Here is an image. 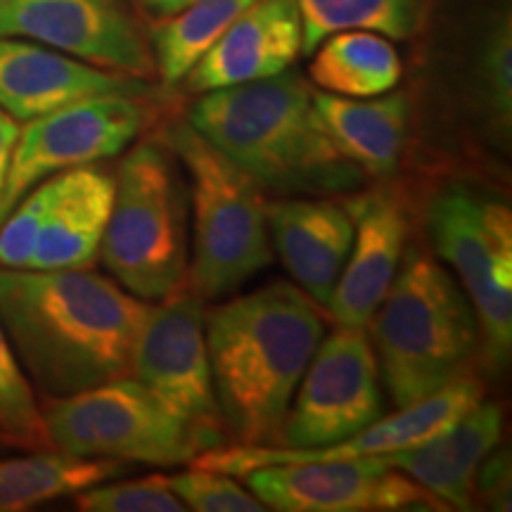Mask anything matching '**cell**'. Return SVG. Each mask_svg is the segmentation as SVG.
Segmentation results:
<instances>
[{
  "label": "cell",
  "mask_w": 512,
  "mask_h": 512,
  "mask_svg": "<svg viewBox=\"0 0 512 512\" xmlns=\"http://www.w3.org/2000/svg\"><path fill=\"white\" fill-rule=\"evenodd\" d=\"M152 304L88 268H0V323L43 399L133 375Z\"/></svg>",
  "instance_id": "obj_1"
},
{
  "label": "cell",
  "mask_w": 512,
  "mask_h": 512,
  "mask_svg": "<svg viewBox=\"0 0 512 512\" xmlns=\"http://www.w3.org/2000/svg\"><path fill=\"white\" fill-rule=\"evenodd\" d=\"M204 335L226 432L240 446H275L325 335L320 306L302 287L275 280L211 309Z\"/></svg>",
  "instance_id": "obj_2"
},
{
  "label": "cell",
  "mask_w": 512,
  "mask_h": 512,
  "mask_svg": "<svg viewBox=\"0 0 512 512\" xmlns=\"http://www.w3.org/2000/svg\"><path fill=\"white\" fill-rule=\"evenodd\" d=\"M185 119L261 188L278 195H342L366 181L325 131L313 88L290 69L200 93Z\"/></svg>",
  "instance_id": "obj_3"
},
{
  "label": "cell",
  "mask_w": 512,
  "mask_h": 512,
  "mask_svg": "<svg viewBox=\"0 0 512 512\" xmlns=\"http://www.w3.org/2000/svg\"><path fill=\"white\" fill-rule=\"evenodd\" d=\"M380 380L396 408L437 394L465 375L479 351V323L456 278L420 249L401 266L370 318Z\"/></svg>",
  "instance_id": "obj_4"
},
{
  "label": "cell",
  "mask_w": 512,
  "mask_h": 512,
  "mask_svg": "<svg viewBox=\"0 0 512 512\" xmlns=\"http://www.w3.org/2000/svg\"><path fill=\"white\" fill-rule=\"evenodd\" d=\"M190 188L166 138H145L126 152L100 242L112 280L140 299H164L188 280Z\"/></svg>",
  "instance_id": "obj_5"
},
{
  "label": "cell",
  "mask_w": 512,
  "mask_h": 512,
  "mask_svg": "<svg viewBox=\"0 0 512 512\" xmlns=\"http://www.w3.org/2000/svg\"><path fill=\"white\" fill-rule=\"evenodd\" d=\"M164 138L183 164L190 188L188 290L200 299H221L273 264L264 188L188 119L166 126Z\"/></svg>",
  "instance_id": "obj_6"
},
{
  "label": "cell",
  "mask_w": 512,
  "mask_h": 512,
  "mask_svg": "<svg viewBox=\"0 0 512 512\" xmlns=\"http://www.w3.org/2000/svg\"><path fill=\"white\" fill-rule=\"evenodd\" d=\"M437 254L453 268L479 323V349L503 370L512 349V214L508 202L467 183H448L427 207Z\"/></svg>",
  "instance_id": "obj_7"
},
{
  "label": "cell",
  "mask_w": 512,
  "mask_h": 512,
  "mask_svg": "<svg viewBox=\"0 0 512 512\" xmlns=\"http://www.w3.org/2000/svg\"><path fill=\"white\" fill-rule=\"evenodd\" d=\"M41 408L55 451L72 456L169 467L190 463L204 451L200 439L136 377L43 399Z\"/></svg>",
  "instance_id": "obj_8"
},
{
  "label": "cell",
  "mask_w": 512,
  "mask_h": 512,
  "mask_svg": "<svg viewBox=\"0 0 512 512\" xmlns=\"http://www.w3.org/2000/svg\"><path fill=\"white\" fill-rule=\"evenodd\" d=\"M145 95H93L57 107L19 128L0 202V223L34 185L46 178L126 152L155 119V102Z\"/></svg>",
  "instance_id": "obj_9"
},
{
  "label": "cell",
  "mask_w": 512,
  "mask_h": 512,
  "mask_svg": "<svg viewBox=\"0 0 512 512\" xmlns=\"http://www.w3.org/2000/svg\"><path fill=\"white\" fill-rule=\"evenodd\" d=\"M200 302L197 294L181 287L159 306H152L138 337L131 377L209 451L223 446L226 425L214 392Z\"/></svg>",
  "instance_id": "obj_10"
},
{
  "label": "cell",
  "mask_w": 512,
  "mask_h": 512,
  "mask_svg": "<svg viewBox=\"0 0 512 512\" xmlns=\"http://www.w3.org/2000/svg\"><path fill=\"white\" fill-rule=\"evenodd\" d=\"M380 368L366 330L335 328L306 366L278 446L320 448L361 432L384 415Z\"/></svg>",
  "instance_id": "obj_11"
},
{
  "label": "cell",
  "mask_w": 512,
  "mask_h": 512,
  "mask_svg": "<svg viewBox=\"0 0 512 512\" xmlns=\"http://www.w3.org/2000/svg\"><path fill=\"white\" fill-rule=\"evenodd\" d=\"M242 477L266 510L278 512L448 510L432 491L377 456L264 465Z\"/></svg>",
  "instance_id": "obj_12"
},
{
  "label": "cell",
  "mask_w": 512,
  "mask_h": 512,
  "mask_svg": "<svg viewBox=\"0 0 512 512\" xmlns=\"http://www.w3.org/2000/svg\"><path fill=\"white\" fill-rule=\"evenodd\" d=\"M0 36L143 81L157 74L150 41L126 0H0Z\"/></svg>",
  "instance_id": "obj_13"
},
{
  "label": "cell",
  "mask_w": 512,
  "mask_h": 512,
  "mask_svg": "<svg viewBox=\"0 0 512 512\" xmlns=\"http://www.w3.org/2000/svg\"><path fill=\"white\" fill-rule=\"evenodd\" d=\"M484 387L477 377L463 375L437 394L427 396L406 408H396L392 415H382L370 422L361 432L320 448H285V446H216L192 458V467L202 470L226 472L242 477L254 467L283 465V463H309V460H347L384 456V453L403 451L425 444L446 432L448 427L482 399Z\"/></svg>",
  "instance_id": "obj_14"
},
{
  "label": "cell",
  "mask_w": 512,
  "mask_h": 512,
  "mask_svg": "<svg viewBox=\"0 0 512 512\" xmlns=\"http://www.w3.org/2000/svg\"><path fill=\"white\" fill-rule=\"evenodd\" d=\"M105 93H150V88L136 76L95 67L43 43L0 36V110L15 121Z\"/></svg>",
  "instance_id": "obj_15"
},
{
  "label": "cell",
  "mask_w": 512,
  "mask_h": 512,
  "mask_svg": "<svg viewBox=\"0 0 512 512\" xmlns=\"http://www.w3.org/2000/svg\"><path fill=\"white\" fill-rule=\"evenodd\" d=\"M347 209L354 216V245L325 311L339 328L366 330L399 271L411 221L387 190L356 197Z\"/></svg>",
  "instance_id": "obj_16"
},
{
  "label": "cell",
  "mask_w": 512,
  "mask_h": 512,
  "mask_svg": "<svg viewBox=\"0 0 512 512\" xmlns=\"http://www.w3.org/2000/svg\"><path fill=\"white\" fill-rule=\"evenodd\" d=\"M302 53V17L294 0H254L190 74L185 91L209 93L287 72Z\"/></svg>",
  "instance_id": "obj_17"
},
{
  "label": "cell",
  "mask_w": 512,
  "mask_h": 512,
  "mask_svg": "<svg viewBox=\"0 0 512 512\" xmlns=\"http://www.w3.org/2000/svg\"><path fill=\"white\" fill-rule=\"evenodd\" d=\"M273 254L320 309L330 302L354 245V216L323 200H278L266 207Z\"/></svg>",
  "instance_id": "obj_18"
},
{
  "label": "cell",
  "mask_w": 512,
  "mask_h": 512,
  "mask_svg": "<svg viewBox=\"0 0 512 512\" xmlns=\"http://www.w3.org/2000/svg\"><path fill=\"white\" fill-rule=\"evenodd\" d=\"M503 413L494 401L479 399L446 432L425 444L377 456L387 467L403 472L432 491L448 508L470 510L475 503L479 465L498 448Z\"/></svg>",
  "instance_id": "obj_19"
},
{
  "label": "cell",
  "mask_w": 512,
  "mask_h": 512,
  "mask_svg": "<svg viewBox=\"0 0 512 512\" xmlns=\"http://www.w3.org/2000/svg\"><path fill=\"white\" fill-rule=\"evenodd\" d=\"M53 202L38 235L31 271H72L98 261L114 202V176L98 164L53 176Z\"/></svg>",
  "instance_id": "obj_20"
},
{
  "label": "cell",
  "mask_w": 512,
  "mask_h": 512,
  "mask_svg": "<svg viewBox=\"0 0 512 512\" xmlns=\"http://www.w3.org/2000/svg\"><path fill=\"white\" fill-rule=\"evenodd\" d=\"M313 107L337 150L363 176L387 178L394 174L408 143V93L389 91L375 98H342L313 91Z\"/></svg>",
  "instance_id": "obj_21"
},
{
  "label": "cell",
  "mask_w": 512,
  "mask_h": 512,
  "mask_svg": "<svg viewBox=\"0 0 512 512\" xmlns=\"http://www.w3.org/2000/svg\"><path fill=\"white\" fill-rule=\"evenodd\" d=\"M316 88L342 98H375L399 86L403 62L392 38L366 29L330 34L311 53Z\"/></svg>",
  "instance_id": "obj_22"
},
{
  "label": "cell",
  "mask_w": 512,
  "mask_h": 512,
  "mask_svg": "<svg viewBox=\"0 0 512 512\" xmlns=\"http://www.w3.org/2000/svg\"><path fill=\"white\" fill-rule=\"evenodd\" d=\"M121 470V460L81 458L64 451H34L31 456L0 460V512L74 496L121 475Z\"/></svg>",
  "instance_id": "obj_23"
},
{
  "label": "cell",
  "mask_w": 512,
  "mask_h": 512,
  "mask_svg": "<svg viewBox=\"0 0 512 512\" xmlns=\"http://www.w3.org/2000/svg\"><path fill=\"white\" fill-rule=\"evenodd\" d=\"M252 3L254 0H195L176 15L164 17L150 38L155 72L164 86L183 81Z\"/></svg>",
  "instance_id": "obj_24"
},
{
  "label": "cell",
  "mask_w": 512,
  "mask_h": 512,
  "mask_svg": "<svg viewBox=\"0 0 512 512\" xmlns=\"http://www.w3.org/2000/svg\"><path fill=\"white\" fill-rule=\"evenodd\" d=\"M302 17V53L311 55L323 38L337 31L366 29L394 41L415 36L425 19L427 0H294Z\"/></svg>",
  "instance_id": "obj_25"
},
{
  "label": "cell",
  "mask_w": 512,
  "mask_h": 512,
  "mask_svg": "<svg viewBox=\"0 0 512 512\" xmlns=\"http://www.w3.org/2000/svg\"><path fill=\"white\" fill-rule=\"evenodd\" d=\"M472 95L486 131L508 147L512 128V22L498 12L484 29L472 62Z\"/></svg>",
  "instance_id": "obj_26"
},
{
  "label": "cell",
  "mask_w": 512,
  "mask_h": 512,
  "mask_svg": "<svg viewBox=\"0 0 512 512\" xmlns=\"http://www.w3.org/2000/svg\"><path fill=\"white\" fill-rule=\"evenodd\" d=\"M0 444L24 451H55L41 403L0 323Z\"/></svg>",
  "instance_id": "obj_27"
},
{
  "label": "cell",
  "mask_w": 512,
  "mask_h": 512,
  "mask_svg": "<svg viewBox=\"0 0 512 512\" xmlns=\"http://www.w3.org/2000/svg\"><path fill=\"white\" fill-rule=\"evenodd\" d=\"M76 510L83 512H183L185 505L162 475L76 491Z\"/></svg>",
  "instance_id": "obj_28"
},
{
  "label": "cell",
  "mask_w": 512,
  "mask_h": 512,
  "mask_svg": "<svg viewBox=\"0 0 512 512\" xmlns=\"http://www.w3.org/2000/svg\"><path fill=\"white\" fill-rule=\"evenodd\" d=\"M171 491L181 498L185 510L195 512H266V505L256 498L238 477L226 472L192 467L190 472L166 477Z\"/></svg>",
  "instance_id": "obj_29"
},
{
  "label": "cell",
  "mask_w": 512,
  "mask_h": 512,
  "mask_svg": "<svg viewBox=\"0 0 512 512\" xmlns=\"http://www.w3.org/2000/svg\"><path fill=\"white\" fill-rule=\"evenodd\" d=\"M55 183L53 176L31 188L0 223V266L3 268H29L34 256L38 235L53 202Z\"/></svg>",
  "instance_id": "obj_30"
},
{
  "label": "cell",
  "mask_w": 512,
  "mask_h": 512,
  "mask_svg": "<svg viewBox=\"0 0 512 512\" xmlns=\"http://www.w3.org/2000/svg\"><path fill=\"white\" fill-rule=\"evenodd\" d=\"M482 494L484 501L494 503V508H505L510 505V458L503 451H491L479 465L475 479V496Z\"/></svg>",
  "instance_id": "obj_31"
},
{
  "label": "cell",
  "mask_w": 512,
  "mask_h": 512,
  "mask_svg": "<svg viewBox=\"0 0 512 512\" xmlns=\"http://www.w3.org/2000/svg\"><path fill=\"white\" fill-rule=\"evenodd\" d=\"M19 138V124L10 117L8 112L0 110V202H3V190L5 181H8V169L12 150H15V143Z\"/></svg>",
  "instance_id": "obj_32"
},
{
  "label": "cell",
  "mask_w": 512,
  "mask_h": 512,
  "mask_svg": "<svg viewBox=\"0 0 512 512\" xmlns=\"http://www.w3.org/2000/svg\"><path fill=\"white\" fill-rule=\"evenodd\" d=\"M136 3L140 8H145V12H150V15L164 19L176 15V12H181L183 8H188L195 0H136Z\"/></svg>",
  "instance_id": "obj_33"
}]
</instances>
